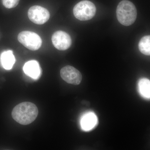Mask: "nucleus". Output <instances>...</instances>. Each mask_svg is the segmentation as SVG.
<instances>
[{
	"instance_id": "nucleus-1",
	"label": "nucleus",
	"mask_w": 150,
	"mask_h": 150,
	"mask_svg": "<svg viewBox=\"0 0 150 150\" xmlns=\"http://www.w3.org/2000/svg\"><path fill=\"white\" fill-rule=\"evenodd\" d=\"M38 114V109L35 104L31 102H24L14 108L11 115L18 123L27 125L35 121Z\"/></svg>"
},
{
	"instance_id": "nucleus-2",
	"label": "nucleus",
	"mask_w": 150,
	"mask_h": 150,
	"mask_svg": "<svg viewBox=\"0 0 150 150\" xmlns=\"http://www.w3.org/2000/svg\"><path fill=\"white\" fill-rule=\"evenodd\" d=\"M118 22L125 26H129L135 22L137 16L136 7L133 3L127 0L121 1L116 9Z\"/></svg>"
},
{
	"instance_id": "nucleus-3",
	"label": "nucleus",
	"mask_w": 150,
	"mask_h": 150,
	"mask_svg": "<svg viewBox=\"0 0 150 150\" xmlns=\"http://www.w3.org/2000/svg\"><path fill=\"white\" fill-rule=\"evenodd\" d=\"M96 7L90 1H81L74 7L73 13L78 19L82 21L91 19L95 15Z\"/></svg>"
},
{
	"instance_id": "nucleus-4",
	"label": "nucleus",
	"mask_w": 150,
	"mask_h": 150,
	"mask_svg": "<svg viewBox=\"0 0 150 150\" xmlns=\"http://www.w3.org/2000/svg\"><path fill=\"white\" fill-rule=\"evenodd\" d=\"M18 39L25 48L31 51L38 50L42 45L41 38L37 33L31 31H23L20 33Z\"/></svg>"
},
{
	"instance_id": "nucleus-5",
	"label": "nucleus",
	"mask_w": 150,
	"mask_h": 150,
	"mask_svg": "<svg viewBox=\"0 0 150 150\" xmlns=\"http://www.w3.org/2000/svg\"><path fill=\"white\" fill-rule=\"evenodd\" d=\"M29 19L36 24H44L50 18L48 10L39 6H34L29 9L28 12Z\"/></svg>"
},
{
	"instance_id": "nucleus-6",
	"label": "nucleus",
	"mask_w": 150,
	"mask_h": 150,
	"mask_svg": "<svg viewBox=\"0 0 150 150\" xmlns=\"http://www.w3.org/2000/svg\"><path fill=\"white\" fill-rule=\"evenodd\" d=\"M60 74L61 77L66 82L74 85L79 84L82 79L80 72L71 66L63 67L61 70Z\"/></svg>"
},
{
	"instance_id": "nucleus-7",
	"label": "nucleus",
	"mask_w": 150,
	"mask_h": 150,
	"mask_svg": "<svg viewBox=\"0 0 150 150\" xmlns=\"http://www.w3.org/2000/svg\"><path fill=\"white\" fill-rule=\"evenodd\" d=\"M51 39L54 47L60 51H65L69 49L71 45V36L67 33L62 30L54 33Z\"/></svg>"
},
{
	"instance_id": "nucleus-8",
	"label": "nucleus",
	"mask_w": 150,
	"mask_h": 150,
	"mask_svg": "<svg viewBox=\"0 0 150 150\" xmlns=\"http://www.w3.org/2000/svg\"><path fill=\"white\" fill-rule=\"evenodd\" d=\"M25 74L34 79L37 80L40 77L42 71L39 63L35 60L26 62L23 68Z\"/></svg>"
},
{
	"instance_id": "nucleus-9",
	"label": "nucleus",
	"mask_w": 150,
	"mask_h": 150,
	"mask_svg": "<svg viewBox=\"0 0 150 150\" xmlns=\"http://www.w3.org/2000/svg\"><path fill=\"white\" fill-rule=\"evenodd\" d=\"M80 123L81 128L83 131H91L97 125V117L93 112H86L82 116Z\"/></svg>"
},
{
	"instance_id": "nucleus-10",
	"label": "nucleus",
	"mask_w": 150,
	"mask_h": 150,
	"mask_svg": "<svg viewBox=\"0 0 150 150\" xmlns=\"http://www.w3.org/2000/svg\"><path fill=\"white\" fill-rule=\"evenodd\" d=\"M15 62V58L13 51L8 50L2 53L1 56V62L4 69L6 70L11 69Z\"/></svg>"
},
{
	"instance_id": "nucleus-11",
	"label": "nucleus",
	"mask_w": 150,
	"mask_h": 150,
	"mask_svg": "<svg viewBox=\"0 0 150 150\" xmlns=\"http://www.w3.org/2000/svg\"><path fill=\"white\" fill-rule=\"evenodd\" d=\"M138 89L140 94L146 99L150 98V81L146 78L140 79L138 82Z\"/></svg>"
},
{
	"instance_id": "nucleus-12",
	"label": "nucleus",
	"mask_w": 150,
	"mask_h": 150,
	"mask_svg": "<svg viewBox=\"0 0 150 150\" xmlns=\"http://www.w3.org/2000/svg\"><path fill=\"white\" fill-rule=\"evenodd\" d=\"M139 50L141 53L147 56L150 55V36L146 35L141 38L139 43Z\"/></svg>"
},
{
	"instance_id": "nucleus-13",
	"label": "nucleus",
	"mask_w": 150,
	"mask_h": 150,
	"mask_svg": "<svg viewBox=\"0 0 150 150\" xmlns=\"http://www.w3.org/2000/svg\"><path fill=\"white\" fill-rule=\"evenodd\" d=\"M20 0H2L3 5L7 8H15L18 5Z\"/></svg>"
}]
</instances>
